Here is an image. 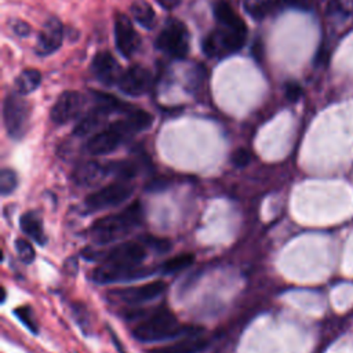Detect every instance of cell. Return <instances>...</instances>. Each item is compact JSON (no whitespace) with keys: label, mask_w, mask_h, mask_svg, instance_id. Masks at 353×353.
<instances>
[{"label":"cell","mask_w":353,"mask_h":353,"mask_svg":"<svg viewBox=\"0 0 353 353\" xmlns=\"http://www.w3.org/2000/svg\"><path fill=\"white\" fill-rule=\"evenodd\" d=\"M200 328L193 325H183L178 319L167 309H157L153 314L138 323L132 335L137 341L143 343L160 342L174 336H190L197 335Z\"/></svg>","instance_id":"1"},{"label":"cell","mask_w":353,"mask_h":353,"mask_svg":"<svg viewBox=\"0 0 353 353\" xmlns=\"http://www.w3.org/2000/svg\"><path fill=\"white\" fill-rule=\"evenodd\" d=\"M141 219L142 207L139 201H134L120 212L97 219L90 228V234L95 243L109 244L128 234Z\"/></svg>","instance_id":"2"},{"label":"cell","mask_w":353,"mask_h":353,"mask_svg":"<svg viewBox=\"0 0 353 353\" xmlns=\"http://www.w3.org/2000/svg\"><path fill=\"white\" fill-rule=\"evenodd\" d=\"M247 40V29H234L219 25L203 40V51L210 58H222L239 51Z\"/></svg>","instance_id":"3"},{"label":"cell","mask_w":353,"mask_h":353,"mask_svg":"<svg viewBox=\"0 0 353 353\" xmlns=\"http://www.w3.org/2000/svg\"><path fill=\"white\" fill-rule=\"evenodd\" d=\"M156 47L174 59H183L190 50V34L179 19H170L156 39Z\"/></svg>","instance_id":"4"},{"label":"cell","mask_w":353,"mask_h":353,"mask_svg":"<svg viewBox=\"0 0 353 353\" xmlns=\"http://www.w3.org/2000/svg\"><path fill=\"white\" fill-rule=\"evenodd\" d=\"M3 119L8 135L21 139L29 130L30 106L21 94H8L3 103Z\"/></svg>","instance_id":"5"},{"label":"cell","mask_w":353,"mask_h":353,"mask_svg":"<svg viewBox=\"0 0 353 353\" xmlns=\"http://www.w3.org/2000/svg\"><path fill=\"white\" fill-rule=\"evenodd\" d=\"M130 135H134L125 119L112 123L102 131L92 134L87 143L85 150L92 156H103L116 150L119 145Z\"/></svg>","instance_id":"6"},{"label":"cell","mask_w":353,"mask_h":353,"mask_svg":"<svg viewBox=\"0 0 353 353\" xmlns=\"http://www.w3.org/2000/svg\"><path fill=\"white\" fill-rule=\"evenodd\" d=\"M132 186L125 182V179L116 181L113 183H109L97 192L88 194L85 197V207L88 211H101L110 207H116L125 200L130 199L132 194Z\"/></svg>","instance_id":"7"},{"label":"cell","mask_w":353,"mask_h":353,"mask_svg":"<svg viewBox=\"0 0 353 353\" xmlns=\"http://www.w3.org/2000/svg\"><path fill=\"white\" fill-rule=\"evenodd\" d=\"M146 256V247L138 241H123L113 247L103 262L123 269H138Z\"/></svg>","instance_id":"8"},{"label":"cell","mask_w":353,"mask_h":353,"mask_svg":"<svg viewBox=\"0 0 353 353\" xmlns=\"http://www.w3.org/2000/svg\"><path fill=\"white\" fill-rule=\"evenodd\" d=\"M114 40L119 52L127 59L131 58L141 46V37L125 14H117L114 18Z\"/></svg>","instance_id":"9"},{"label":"cell","mask_w":353,"mask_h":353,"mask_svg":"<svg viewBox=\"0 0 353 353\" xmlns=\"http://www.w3.org/2000/svg\"><path fill=\"white\" fill-rule=\"evenodd\" d=\"M152 81L153 77L149 69L141 65H132L121 73L117 85L124 94L138 97L149 91Z\"/></svg>","instance_id":"10"},{"label":"cell","mask_w":353,"mask_h":353,"mask_svg":"<svg viewBox=\"0 0 353 353\" xmlns=\"http://www.w3.org/2000/svg\"><path fill=\"white\" fill-rule=\"evenodd\" d=\"M167 285L163 280H154L145 284L123 288V290H114L110 291L112 295L117 296L120 301L127 303H143L148 301H153L157 296H160L165 291Z\"/></svg>","instance_id":"11"},{"label":"cell","mask_w":353,"mask_h":353,"mask_svg":"<svg viewBox=\"0 0 353 353\" xmlns=\"http://www.w3.org/2000/svg\"><path fill=\"white\" fill-rule=\"evenodd\" d=\"M83 103H84V99L79 92L65 91L58 97L57 102L51 108L50 117L58 125L66 124L80 113Z\"/></svg>","instance_id":"12"},{"label":"cell","mask_w":353,"mask_h":353,"mask_svg":"<svg viewBox=\"0 0 353 353\" xmlns=\"http://www.w3.org/2000/svg\"><path fill=\"white\" fill-rule=\"evenodd\" d=\"M63 40V28L59 19L57 18H50L43 29L40 30L36 46H34V52L40 57H46L57 51Z\"/></svg>","instance_id":"13"},{"label":"cell","mask_w":353,"mask_h":353,"mask_svg":"<svg viewBox=\"0 0 353 353\" xmlns=\"http://www.w3.org/2000/svg\"><path fill=\"white\" fill-rule=\"evenodd\" d=\"M91 70L95 77L105 85L116 84L123 73L119 62L109 51H101L94 57L91 62Z\"/></svg>","instance_id":"14"},{"label":"cell","mask_w":353,"mask_h":353,"mask_svg":"<svg viewBox=\"0 0 353 353\" xmlns=\"http://www.w3.org/2000/svg\"><path fill=\"white\" fill-rule=\"evenodd\" d=\"M143 274H146V273H143L142 269H139V268L138 269H123V268H117V266L103 262L102 265H99L98 268H95L92 270L91 277L98 284H108V283H116V281L141 277Z\"/></svg>","instance_id":"15"},{"label":"cell","mask_w":353,"mask_h":353,"mask_svg":"<svg viewBox=\"0 0 353 353\" xmlns=\"http://www.w3.org/2000/svg\"><path fill=\"white\" fill-rule=\"evenodd\" d=\"M112 171H113V167L110 164L105 165L98 161H85L74 170L73 179L77 185L94 186Z\"/></svg>","instance_id":"16"},{"label":"cell","mask_w":353,"mask_h":353,"mask_svg":"<svg viewBox=\"0 0 353 353\" xmlns=\"http://www.w3.org/2000/svg\"><path fill=\"white\" fill-rule=\"evenodd\" d=\"M208 342L199 335H190L182 338L174 343L153 347L149 353H201L205 350Z\"/></svg>","instance_id":"17"},{"label":"cell","mask_w":353,"mask_h":353,"mask_svg":"<svg viewBox=\"0 0 353 353\" xmlns=\"http://www.w3.org/2000/svg\"><path fill=\"white\" fill-rule=\"evenodd\" d=\"M112 112L102 106L97 105L95 109H92L90 113H87L73 128V134L77 137H87L88 134H92L103 121Z\"/></svg>","instance_id":"18"},{"label":"cell","mask_w":353,"mask_h":353,"mask_svg":"<svg viewBox=\"0 0 353 353\" xmlns=\"http://www.w3.org/2000/svg\"><path fill=\"white\" fill-rule=\"evenodd\" d=\"M214 15L219 25L234 29H247L244 21L239 17V14L232 8V6L226 0H218L214 4Z\"/></svg>","instance_id":"19"},{"label":"cell","mask_w":353,"mask_h":353,"mask_svg":"<svg viewBox=\"0 0 353 353\" xmlns=\"http://www.w3.org/2000/svg\"><path fill=\"white\" fill-rule=\"evenodd\" d=\"M19 225H21V230L30 237L32 240H34L37 244L43 245L46 243V234L43 230V223L41 219L37 216V214L34 212H25L21 219H19Z\"/></svg>","instance_id":"20"},{"label":"cell","mask_w":353,"mask_h":353,"mask_svg":"<svg viewBox=\"0 0 353 353\" xmlns=\"http://www.w3.org/2000/svg\"><path fill=\"white\" fill-rule=\"evenodd\" d=\"M131 14L134 21L146 29H152L156 25V12L146 0H137L131 6Z\"/></svg>","instance_id":"21"},{"label":"cell","mask_w":353,"mask_h":353,"mask_svg":"<svg viewBox=\"0 0 353 353\" xmlns=\"http://www.w3.org/2000/svg\"><path fill=\"white\" fill-rule=\"evenodd\" d=\"M41 83V74L36 69H23L15 79V90L18 94L25 95L33 92Z\"/></svg>","instance_id":"22"},{"label":"cell","mask_w":353,"mask_h":353,"mask_svg":"<svg viewBox=\"0 0 353 353\" xmlns=\"http://www.w3.org/2000/svg\"><path fill=\"white\" fill-rule=\"evenodd\" d=\"M273 4L274 0H244L243 3L245 12L256 21L263 19L272 11Z\"/></svg>","instance_id":"23"},{"label":"cell","mask_w":353,"mask_h":353,"mask_svg":"<svg viewBox=\"0 0 353 353\" xmlns=\"http://www.w3.org/2000/svg\"><path fill=\"white\" fill-rule=\"evenodd\" d=\"M194 261V256L192 254H179V255H175L170 259H167L163 265H161V272L163 273H175V272H179L188 266H190Z\"/></svg>","instance_id":"24"},{"label":"cell","mask_w":353,"mask_h":353,"mask_svg":"<svg viewBox=\"0 0 353 353\" xmlns=\"http://www.w3.org/2000/svg\"><path fill=\"white\" fill-rule=\"evenodd\" d=\"M18 186V176L14 170L3 168L0 172V192L3 196L11 194Z\"/></svg>","instance_id":"25"},{"label":"cell","mask_w":353,"mask_h":353,"mask_svg":"<svg viewBox=\"0 0 353 353\" xmlns=\"http://www.w3.org/2000/svg\"><path fill=\"white\" fill-rule=\"evenodd\" d=\"M15 251L23 263H32L34 261L36 252L26 239L19 237L15 240Z\"/></svg>","instance_id":"26"},{"label":"cell","mask_w":353,"mask_h":353,"mask_svg":"<svg viewBox=\"0 0 353 353\" xmlns=\"http://www.w3.org/2000/svg\"><path fill=\"white\" fill-rule=\"evenodd\" d=\"M14 313H15V316H17L32 332H34V334L39 332L37 321H36V319H34V316H33V312H32V309H30L29 306H26V305L19 306V307H17V309L14 310Z\"/></svg>","instance_id":"27"},{"label":"cell","mask_w":353,"mask_h":353,"mask_svg":"<svg viewBox=\"0 0 353 353\" xmlns=\"http://www.w3.org/2000/svg\"><path fill=\"white\" fill-rule=\"evenodd\" d=\"M327 10L328 14L349 15L353 12V0H331Z\"/></svg>","instance_id":"28"},{"label":"cell","mask_w":353,"mask_h":353,"mask_svg":"<svg viewBox=\"0 0 353 353\" xmlns=\"http://www.w3.org/2000/svg\"><path fill=\"white\" fill-rule=\"evenodd\" d=\"M250 161H251V153L244 148L236 149L232 154V163L236 167H245Z\"/></svg>","instance_id":"29"},{"label":"cell","mask_w":353,"mask_h":353,"mask_svg":"<svg viewBox=\"0 0 353 353\" xmlns=\"http://www.w3.org/2000/svg\"><path fill=\"white\" fill-rule=\"evenodd\" d=\"M301 94H302V90L296 83H288L285 85V97L288 101H292V102L298 101Z\"/></svg>","instance_id":"30"},{"label":"cell","mask_w":353,"mask_h":353,"mask_svg":"<svg viewBox=\"0 0 353 353\" xmlns=\"http://www.w3.org/2000/svg\"><path fill=\"white\" fill-rule=\"evenodd\" d=\"M12 30L15 32V34L26 37L30 33V26L25 21H15V22H12Z\"/></svg>","instance_id":"31"},{"label":"cell","mask_w":353,"mask_h":353,"mask_svg":"<svg viewBox=\"0 0 353 353\" xmlns=\"http://www.w3.org/2000/svg\"><path fill=\"white\" fill-rule=\"evenodd\" d=\"M281 1L290 7L301 8V10H307L310 7V0H281Z\"/></svg>","instance_id":"32"},{"label":"cell","mask_w":353,"mask_h":353,"mask_svg":"<svg viewBox=\"0 0 353 353\" xmlns=\"http://www.w3.org/2000/svg\"><path fill=\"white\" fill-rule=\"evenodd\" d=\"M157 1H159V4H160L163 8H165V10H172V8H175L176 6H179L182 0H157Z\"/></svg>","instance_id":"33"}]
</instances>
